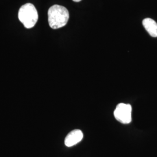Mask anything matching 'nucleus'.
<instances>
[{
  "instance_id": "nucleus-1",
  "label": "nucleus",
  "mask_w": 157,
  "mask_h": 157,
  "mask_svg": "<svg viewBox=\"0 0 157 157\" xmlns=\"http://www.w3.org/2000/svg\"><path fill=\"white\" fill-rule=\"evenodd\" d=\"M69 13L67 9L61 6L54 5L50 8L48 11L49 25L53 29L65 26L69 21Z\"/></svg>"
},
{
  "instance_id": "nucleus-2",
  "label": "nucleus",
  "mask_w": 157,
  "mask_h": 157,
  "mask_svg": "<svg viewBox=\"0 0 157 157\" xmlns=\"http://www.w3.org/2000/svg\"><path fill=\"white\" fill-rule=\"evenodd\" d=\"M38 12L31 3H27L22 6L18 12V18L27 29L33 28L38 21Z\"/></svg>"
},
{
  "instance_id": "nucleus-3",
  "label": "nucleus",
  "mask_w": 157,
  "mask_h": 157,
  "mask_svg": "<svg viewBox=\"0 0 157 157\" xmlns=\"http://www.w3.org/2000/svg\"><path fill=\"white\" fill-rule=\"evenodd\" d=\"M132 108L130 104L120 103L114 111V117L119 122L128 124L132 121Z\"/></svg>"
},
{
  "instance_id": "nucleus-4",
  "label": "nucleus",
  "mask_w": 157,
  "mask_h": 157,
  "mask_svg": "<svg viewBox=\"0 0 157 157\" xmlns=\"http://www.w3.org/2000/svg\"><path fill=\"white\" fill-rule=\"evenodd\" d=\"M83 138V134L80 130H73L67 136L65 139V144L68 147H72L80 142Z\"/></svg>"
},
{
  "instance_id": "nucleus-5",
  "label": "nucleus",
  "mask_w": 157,
  "mask_h": 157,
  "mask_svg": "<svg viewBox=\"0 0 157 157\" xmlns=\"http://www.w3.org/2000/svg\"><path fill=\"white\" fill-rule=\"evenodd\" d=\"M143 25L148 34L153 37H157V23L151 18L143 21Z\"/></svg>"
},
{
  "instance_id": "nucleus-6",
  "label": "nucleus",
  "mask_w": 157,
  "mask_h": 157,
  "mask_svg": "<svg viewBox=\"0 0 157 157\" xmlns=\"http://www.w3.org/2000/svg\"><path fill=\"white\" fill-rule=\"evenodd\" d=\"M74 2H80V1H81L82 0H73Z\"/></svg>"
}]
</instances>
